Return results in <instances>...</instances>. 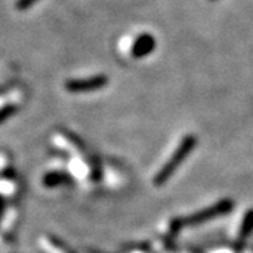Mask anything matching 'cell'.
Here are the masks:
<instances>
[{"instance_id":"1","label":"cell","mask_w":253,"mask_h":253,"mask_svg":"<svg viewBox=\"0 0 253 253\" xmlns=\"http://www.w3.org/2000/svg\"><path fill=\"white\" fill-rule=\"evenodd\" d=\"M196 144H197V138L194 135H187L181 141V144L177 146V149L174 151L172 158L161 169V172L155 176V184L156 186H162V184H165L166 181L172 177V174L176 172V169L180 166L181 163L184 162L187 155L194 149Z\"/></svg>"},{"instance_id":"2","label":"cell","mask_w":253,"mask_h":253,"mask_svg":"<svg viewBox=\"0 0 253 253\" xmlns=\"http://www.w3.org/2000/svg\"><path fill=\"white\" fill-rule=\"evenodd\" d=\"M232 201L231 200H224V201H219L217 206H212V207L207 208L204 211H200L197 214L191 215L187 218H179L176 221H173L172 229L173 231H179L181 228H186V226H196L200 225L201 222H206L210 219H214V218L221 217L224 214H228L231 210H232Z\"/></svg>"},{"instance_id":"3","label":"cell","mask_w":253,"mask_h":253,"mask_svg":"<svg viewBox=\"0 0 253 253\" xmlns=\"http://www.w3.org/2000/svg\"><path fill=\"white\" fill-rule=\"evenodd\" d=\"M107 83H109V78L106 75H96L86 79H73L66 82L65 87L71 93H89L107 86Z\"/></svg>"},{"instance_id":"4","label":"cell","mask_w":253,"mask_h":253,"mask_svg":"<svg viewBox=\"0 0 253 253\" xmlns=\"http://www.w3.org/2000/svg\"><path fill=\"white\" fill-rule=\"evenodd\" d=\"M156 48V41L151 34H142L135 40L132 49H131V55L136 58V59H141L145 58L149 54H152Z\"/></svg>"},{"instance_id":"5","label":"cell","mask_w":253,"mask_h":253,"mask_svg":"<svg viewBox=\"0 0 253 253\" xmlns=\"http://www.w3.org/2000/svg\"><path fill=\"white\" fill-rule=\"evenodd\" d=\"M252 231H253V210L252 211H249V212H246V217H245L244 222H242V226H241V229H239V239H241V241L246 239Z\"/></svg>"},{"instance_id":"6","label":"cell","mask_w":253,"mask_h":253,"mask_svg":"<svg viewBox=\"0 0 253 253\" xmlns=\"http://www.w3.org/2000/svg\"><path fill=\"white\" fill-rule=\"evenodd\" d=\"M69 181V177L65 176V174H61V173H51L48 174L45 179H44V183L46 186L52 187V186H56V184H61V183H68Z\"/></svg>"},{"instance_id":"7","label":"cell","mask_w":253,"mask_h":253,"mask_svg":"<svg viewBox=\"0 0 253 253\" xmlns=\"http://www.w3.org/2000/svg\"><path fill=\"white\" fill-rule=\"evenodd\" d=\"M38 0H17V9L18 10H26L28 7H31L34 3H37Z\"/></svg>"},{"instance_id":"8","label":"cell","mask_w":253,"mask_h":253,"mask_svg":"<svg viewBox=\"0 0 253 253\" xmlns=\"http://www.w3.org/2000/svg\"><path fill=\"white\" fill-rule=\"evenodd\" d=\"M14 107H4L3 110H0V121L6 120L7 117H10L13 113H14Z\"/></svg>"},{"instance_id":"9","label":"cell","mask_w":253,"mask_h":253,"mask_svg":"<svg viewBox=\"0 0 253 253\" xmlns=\"http://www.w3.org/2000/svg\"><path fill=\"white\" fill-rule=\"evenodd\" d=\"M211 1H215V0H211Z\"/></svg>"}]
</instances>
